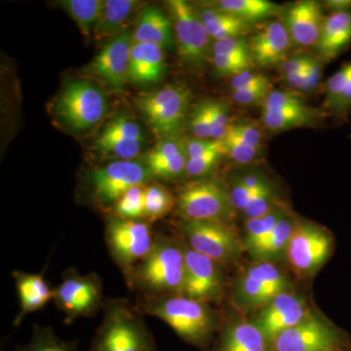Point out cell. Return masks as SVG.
<instances>
[{
    "mask_svg": "<svg viewBox=\"0 0 351 351\" xmlns=\"http://www.w3.org/2000/svg\"><path fill=\"white\" fill-rule=\"evenodd\" d=\"M313 313L306 300L290 290L281 293L258 309L253 322L260 328L270 345L279 334L302 322Z\"/></svg>",
    "mask_w": 351,
    "mask_h": 351,
    "instance_id": "cell-16",
    "label": "cell"
},
{
    "mask_svg": "<svg viewBox=\"0 0 351 351\" xmlns=\"http://www.w3.org/2000/svg\"><path fill=\"white\" fill-rule=\"evenodd\" d=\"M105 93L89 80L66 83L55 105V113L73 130H88L98 124L108 112Z\"/></svg>",
    "mask_w": 351,
    "mask_h": 351,
    "instance_id": "cell-9",
    "label": "cell"
},
{
    "mask_svg": "<svg viewBox=\"0 0 351 351\" xmlns=\"http://www.w3.org/2000/svg\"><path fill=\"white\" fill-rule=\"evenodd\" d=\"M225 145L226 156L232 160L239 164H249L255 161L262 154V149L251 145H245L233 138H225L223 140Z\"/></svg>",
    "mask_w": 351,
    "mask_h": 351,
    "instance_id": "cell-44",
    "label": "cell"
},
{
    "mask_svg": "<svg viewBox=\"0 0 351 351\" xmlns=\"http://www.w3.org/2000/svg\"><path fill=\"white\" fill-rule=\"evenodd\" d=\"M138 311L164 321L182 341L201 350L208 351L219 327L218 315L209 304L184 295L143 297Z\"/></svg>",
    "mask_w": 351,
    "mask_h": 351,
    "instance_id": "cell-1",
    "label": "cell"
},
{
    "mask_svg": "<svg viewBox=\"0 0 351 351\" xmlns=\"http://www.w3.org/2000/svg\"><path fill=\"white\" fill-rule=\"evenodd\" d=\"M223 156V154L218 152L196 158H189L186 164V175L193 179H202L213 171Z\"/></svg>",
    "mask_w": 351,
    "mask_h": 351,
    "instance_id": "cell-47",
    "label": "cell"
},
{
    "mask_svg": "<svg viewBox=\"0 0 351 351\" xmlns=\"http://www.w3.org/2000/svg\"><path fill=\"white\" fill-rule=\"evenodd\" d=\"M209 351H270V345L253 320L226 324Z\"/></svg>",
    "mask_w": 351,
    "mask_h": 351,
    "instance_id": "cell-22",
    "label": "cell"
},
{
    "mask_svg": "<svg viewBox=\"0 0 351 351\" xmlns=\"http://www.w3.org/2000/svg\"><path fill=\"white\" fill-rule=\"evenodd\" d=\"M270 351H351V338L326 318L313 313L272 339Z\"/></svg>",
    "mask_w": 351,
    "mask_h": 351,
    "instance_id": "cell-8",
    "label": "cell"
},
{
    "mask_svg": "<svg viewBox=\"0 0 351 351\" xmlns=\"http://www.w3.org/2000/svg\"><path fill=\"white\" fill-rule=\"evenodd\" d=\"M290 279L276 263L255 262L235 278L233 306L239 311H258L281 293L292 290Z\"/></svg>",
    "mask_w": 351,
    "mask_h": 351,
    "instance_id": "cell-6",
    "label": "cell"
},
{
    "mask_svg": "<svg viewBox=\"0 0 351 351\" xmlns=\"http://www.w3.org/2000/svg\"><path fill=\"white\" fill-rule=\"evenodd\" d=\"M152 177L144 163L117 160L96 168L88 176L92 200L101 206H113L126 191L145 186Z\"/></svg>",
    "mask_w": 351,
    "mask_h": 351,
    "instance_id": "cell-13",
    "label": "cell"
},
{
    "mask_svg": "<svg viewBox=\"0 0 351 351\" xmlns=\"http://www.w3.org/2000/svg\"><path fill=\"white\" fill-rule=\"evenodd\" d=\"M271 86H260L247 88V89L233 91V100L239 105H252V104L263 103L267 95L271 92Z\"/></svg>",
    "mask_w": 351,
    "mask_h": 351,
    "instance_id": "cell-50",
    "label": "cell"
},
{
    "mask_svg": "<svg viewBox=\"0 0 351 351\" xmlns=\"http://www.w3.org/2000/svg\"><path fill=\"white\" fill-rule=\"evenodd\" d=\"M90 351H158L140 311L126 299H106Z\"/></svg>",
    "mask_w": 351,
    "mask_h": 351,
    "instance_id": "cell-3",
    "label": "cell"
},
{
    "mask_svg": "<svg viewBox=\"0 0 351 351\" xmlns=\"http://www.w3.org/2000/svg\"><path fill=\"white\" fill-rule=\"evenodd\" d=\"M226 138H233L245 145L262 149V132L255 123L247 120L230 124Z\"/></svg>",
    "mask_w": 351,
    "mask_h": 351,
    "instance_id": "cell-42",
    "label": "cell"
},
{
    "mask_svg": "<svg viewBox=\"0 0 351 351\" xmlns=\"http://www.w3.org/2000/svg\"><path fill=\"white\" fill-rule=\"evenodd\" d=\"M282 204L271 182L265 177L252 195L243 214L247 219L261 218Z\"/></svg>",
    "mask_w": 351,
    "mask_h": 351,
    "instance_id": "cell-35",
    "label": "cell"
},
{
    "mask_svg": "<svg viewBox=\"0 0 351 351\" xmlns=\"http://www.w3.org/2000/svg\"><path fill=\"white\" fill-rule=\"evenodd\" d=\"M324 5L331 13L343 12L351 10V0H328Z\"/></svg>",
    "mask_w": 351,
    "mask_h": 351,
    "instance_id": "cell-55",
    "label": "cell"
},
{
    "mask_svg": "<svg viewBox=\"0 0 351 351\" xmlns=\"http://www.w3.org/2000/svg\"><path fill=\"white\" fill-rule=\"evenodd\" d=\"M351 43V10L330 13L316 44L322 61H332Z\"/></svg>",
    "mask_w": 351,
    "mask_h": 351,
    "instance_id": "cell-24",
    "label": "cell"
},
{
    "mask_svg": "<svg viewBox=\"0 0 351 351\" xmlns=\"http://www.w3.org/2000/svg\"><path fill=\"white\" fill-rule=\"evenodd\" d=\"M168 6L172 14L179 56L189 66H201L206 60L211 38L198 11L184 0H170Z\"/></svg>",
    "mask_w": 351,
    "mask_h": 351,
    "instance_id": "cell-14",
    "label": "cell"
},
{
    "mask_svg": "<svg viewBox=\"0 0 351 351\" xmlns=\"http://www.w3.org/2000/svg\"><path fill=\"white\" fill-rule=\"evenodd\" d=\"M16 289L19 295L20 311L14 320V325L19 326L27 314L36 313L43 308L54 298V288H51L40 274H27L24 271H14Z\"/></svg>",
    "mask_w": 351,
    "mask_h": 351,
    "instance_id": "cell-21",
    "label": "cell"
},
{
    "mask_svg": "<svg viewBox=\"0 0 351 351\" xmlns=\"http://www.w3.org/2000/svg\"><path fill=\"white\" fill-rule=\"evenodd\" d=\"M289 210L285 204L279 205L274 211L261 218L247 219L242 235L244 252L250 253L254 248L262 243L263 239L272 232L277 223L287 214Z\"/></svg>",
    "mask_w": 351,
    "mask_h": 351,
    "instance_id": "cell-32",
    "label": "cell"
},
{
    "mask_svg": "<svg viewBox=\"0 0 351 351\" xmlns=\"http://www.w3.org/2000/svg\"><path fill=\"white\" fill-rule=\"evenodd\" d=\"M260 86H271V84L267 76L262 73H253L251 71H244V73L234 76L230 82V87L233 91Z\"/></svg>",
    "mask_w": 351,
    "mask_h": 351,
    "instance_id": "cell-49",
    "label": "cell"
},
{
    "mask_svg": "<svg viewBox=\"0 0 351 351\" xmlns=\"http://www.w3.org/2000/svg\"><path fill=\"white\" fill-rule=\"evenodd\" d=\"M337 119L346 120L351 112V78L341 92L336 107L332 110Z\"/></svg>",
    "mask_w": 351,
    "mask_h": 351,
    "instance_id": "cell-51",
    "label": "cell"
},
{
    "mask_svg": "<svg viewBox=\"0 0 351 351\" xmlns=\"http://www.w3.org/2000/svg\"><path fill=\"white\" fill-rule=\"evenodd\" d=\"M322 113L308 106L292 110H262V121L269 130L285 131L313 125L321 119Z\"/></svg>",
    "mask_w": 351,
    "mask_h": 351,
    "instance_id": "cell-29",
    "label": "cell"
},
{
    "mask_svg": "<svg viewBox=\"0 0 351 351\" xmlns=\"http://www.w3.org/2000/svg\"><path fill=\"white\" fill-rule=\"evenodd\" d=\"M144 221L154 223L164 218L176 207V197L162 184L152 182L145 186Z\"/></svg>",
    "mask_w": 351,
    "mask_h": 351,
    "instance_id": "cell-33",
    "label": "cell"
},
{
    "mask_svg": "<svg viewBox=\"0 0 351 351\" xmlns=\"http://www.w3.org/2000/svg\"><path fill=\"white\" fill-rule=\"evenodd\" d=\"M215 71L221 76H234L251 71L254 66L253 60L245 58L228 56V55L213 54L211 58Z\"/></svg>",
    "mask_w": 351,
    "mask_h": 351,
    "instance_id": "cell-40",
    "label": "cell"
},
{
    "mask_svg": "<svg viewBox=\"0 0 351 351\" xmlns=\"http://www.w3.org/2000/svg\"><path fill=\"white\" fill-rule=\"evenodd\" d=\"M59 6L73 18L82 34L90 36L100 20L105 1L101 0H62Z\"/></svg>",
    "mask_w": 351,
    "mask_h": 351,
    "instance_id": "cell-31",
    "label": "cell"
},
{
    "mask_svg": "<svg viewBox=\"0 0 351 351\" xmlns=\"http://www.w3.org/2000/svg\"><path fill=\"white\" fill-rule=\"evenodd\" d=\"M189 126L195 138L211 140V121L207 101L199 104L193 110L189 117Z\"/></svg>",
    "mask_w": 351,
    "mask_h": 351,
    "instance_id": "cell-45",
    "label": "cell"
},
{
    "mask_svg": "<svg viewBox=\"0 0 351 351\" xmlns=\"http://www.w3.org/2000/svg\"><path fill=\"white\" fill-rule=\"evenodd\" d=\"M262 105L263 110H292L306 106L300 95L287 91L270 92Z\"/></svg>",
    "mask_w": 351,
    "mask_h": 351,
    "instance_id": "cell-43",
    "label": "cell"
},
{
    "mask_svg": "<svg viewBox=\"0 0 351 351\" xmlns=\"http://www.w3.org/2000/svg\"><path fill=\"white\" fill-rule=\"evenodd\" d=\"M182 219L233 223V207L228 184L217 179L195 180L182 186L176 197Z\"/></svg>",
    "mask_w": 351,
    "mask_h": 351,
    "instance_id": "cell-4",
    "label": "cell"
},
{
    "mask_svg": "<svg viewBox=\"0 0 351 351\" xmlns=\"http://www.w3.org/2000/svg\"><path fill=\"white\" fill-rule=\"evenodd\" d=\"M16 351H80L76 341L60 338L51 326L34 324L32 338L24 346H18Z\"/></svg>",
    "mask_w": 351,
    "mask_h": 351,
    "instance_id": "cell-34",
    "label": "cell"
},
{
    "mask_svg": "<svg viewBox=\"0 0 351 351\" xmlns=\"http://www.w3.org/2000/svg\"><path fill=\"white\" fill-rule=\"evenodd\" d=\"M188 160L184 141L172 137L161 138L145 154L144 164L152 179L172 181L186 175Z\"/></svg>",
    "mask_w": 351,
    "mask_h": 351,
    "instance_id": "cell-18",
    "label": "cell"
},
{
    "mask_svg": "<svg viewBox=\"0 0 351 351\" xmlns=\"http://www.w3.org/2000/svg\"><path fill=\"white\" fill-rule=\"evenodd\" d=\"M350 78L351 62L343 64L334 75L327 80L326 86H325V108L328 110H334L341 92L345 89Z\"/></svg>",
    "mask_w": 351,
    "mask_h": 351,
    "instance_id": "cell-39",
    "label": "cell"
},
{
    "mask_svg": "<svg viewBox=\"0 0 351 351\" xmlns=\"http://www.w3.org/2000/svg\"><path fill=\"white\" fill-rule=\"evenodd\" d=\"M265 179V176L260 173H247L232 177L230 184H228L233 207L237 211L244 212L252 195Z\"/></svg>",
    "mask_w": 351,
    "mask_h": 351,
    "instance_id": "cell-37",
    "label": "cell"
},
{
    "mask_svg": "<svg viewBox=\"0 0 351 351\" xmlns=\"http://www.w3.org/2000/svg\"><path fill=\"white\" fill-rule=\"evenodd\" d=\"M306 73L313 90H315L319 85L321 77H322V60L320 58L317 59V58L311 57Z\"/></svg>",
    "mask_w": 351,
    "mask_h": 351,
    "instance_id": "cell-54",
    "label": "cell"
},
{
    "mask_svg": "<svg viewBox=\"0 0 351 351\" xmlns=\"http://www.w3.org/2000/svg\"><path fill=\"white\" fill-rule=\"evenodd\" d=\"M186 274L182 294L210 304L219 302L225 289L223 265L184 243Z\"/></svg>",
    "mask_w": 351,
    "mask_h": 351,
    "instance_id": "cell-15",
    "label": "cell"
},
{
    "mask_svg": "<svg viewBox=\"0 0 351 351\" xmlns=\"http://www.w3.org/2000/svg\"><path fill=\"white\" fill-rule=\"evenodd\" d=\"M184 274V243L156 235L149 255L124 276L129 287L152 298L182 295Z\"/></svg>",
    "mask_w": 351,
    "mask_h": 351,
    "instance_id": "cell-2",
    "label": "cell"
},
{
    "mask_svg": "<svg viewBox=\"0 0 351 351\" xmlns=\"http://www.w3.org/2000/svg\"><path fill=\"white\" fill-rule=\"evenodd\" d=\"M154 239L147 221L126 219L115 215L108 219L106 243L112 260L124 276L149 255Z\"/></svg>",
    "mask_w": 351,
    "mask_h": 351,
    "instance_id": "cell-11",
    "label": "cell"
},
{
    "mask_svg": "<svg viewBox=\"0 0 351 351\" xmlns=\"http://www.w3.org/2000/svg\"><path fill=\"white\" fill-rule=\"evenodd\" d=\"M216 7L247 22L267 19L281 12V7L269 0H221Z\"/></svg>",
    "mask_w": 351,
    "mask_h": 351,
    "instance_id": "cell-30",
    "label": "cell"
},
{
    "mask_svg": "<svg viewBox=\"0 0 351 351\" xmlns=\"http://www.w3.org/2000/svg\"><path fill=\"white\" fill-rule=\"evenodd\" d=\"M211 121V140L223 141L228 134L230 123L228 108L223 101H207Z\"/></svg>",
    "mask_w": 351,
    "mask_h": 351,
    "instance_id": "cell-41",
    "label": "cell"
},
{
    "mask_svg": "<svg viewBox=\"0 0 351 351\" xmlns=\"http://www.w3.org/2000/svg\"><path fill=\"white\" fill-rule=\"evenodd\" d=\"M103 282L98 274H80L75 269L64 271L61 283L54 288V302L64 316V323L71 324L78 318L93 317L105 304Z\"/></svg>",
    "mask_w": 351,
    "mask_h": 351,
    "instance_id": "cell-10",
    "label": "cell"
},
{
    "mask_svg": "<svg viewBox=\"0 0 351 351\" xmlns=\"http://www.w3.org/2000/svg\"><path fill=\"white\" fill-rule=\"evenodd\" d=\"M191 93L182 85H166L141 95L137 99L138 110L157 138L178 137L188 115Z\"/></svg>",
    "mask_w": 351,
    "mask_h": 351,
    "instance_id": "cell-7",
    "label": "cell"
},
{
    "mask_svg": "<svg viewBox=\"0 0 351 351\" xmlns=\"http://www.w3.org/2000/svg\"><path fill=\"white\" fill-rule=\"evenodd\" d=\"M201 21L214 41L241 38L251 32L253 23L247 22L237 16L215 7L198 11Z\"/></svg>",
    "mask_w": 351,
    "mask_h": 351,
    "instance_id": "cell-27",
    "label": "cell"
},
{
    "mask_svg": "<svg viewBox=\"0 0 351 351\" xmlns=\"http://www.w3.org/2000/svg\"><path fill=\"white\" fill-rule=\"evenodd\" d=\"M144 196L145 186H134L113 205V213L120 218L144 221Z\"/></svg>",
    "mask_w": 351,
    "mask_h": 351,
    "instance_id": "cell-38",
    "label": "cell"
},
{
    "mask_svg": "<svg viewBox=\"0 0 351 351\" xmlns=\"http://www.w3.org/2000/svg\"><path fill=\"white\" fill-rule=\"evenodd\" d=\"M299 219L288 212L280 221L277 223L272 232L250 252L251 257L256 262H272L286 258L288 245L292 239Z\"/></svg>",
    "mask_w": 351,
    "mask_h": 351,
    "instance_id": "cell-26",
    "label": "cell"
},
{
    "mask_svg": "<svg viewBox=\"0 0 351 351\" xmlns=\"http://www.w3.org/2000/svg\"><path fill=\"white\" fill-rule=\"evenodd\" d=\"M133 34L124 31L114 36L98 53L88 66L90 73L112 90L123 89L129 80Z\"/></svg>",
    "mask_w": 351,
    "mask_h": 351,
    "instance_id": "cell-17",
    "label": "cell"
},
{
    "mask_svg": "<svg viewBox=\"0 0 351 351\" xmlns=\"http://www.w3.org/2000/svg\"><path fill=\"white\" fill-rule=\"evenodd\" d=\"M96 140L145 142L142 129L127 114H119L110 120Z\"/></svg>",
    "mask_w": 351,
    "mask_h": 351,
    "instance_id": "cell-36",
    "label": "cell"
},
{
    "mask_svg": "<svg viewBox=\"0 0 351 351\" xmlns=\"http://www.w3.org/2000/svg\"><path fill=\"white\" fill-rule=\"evenodd\" d=\"M173 25L169 18L156 6H147L138 16L133 34L134 43L151 44L170 48L174 44Z\"/></svg>",
    "mask_w": 351,
    "mask_h": 351,
    "instance_id": "cell-25",
    "label": "cell"
},
{
    "mask_svg": "<svg viewBox=\"0 0 351 351\" xmlns=\"http://www.w3.org/2000/svg\"><path fill=\"white\" fill-rule=\"evenodd\" d=\"M309 59H311L309 56H297L286 59L280 64L281 73L283 75L302 73V71H306Z\"/></svg>",
    "mask_w": 351,
    "mask_h": 351,
    "instance_id": "cell-52",
    "label": "cell"
},
{
    "mask_svg": "<svg viewBox=\"0 0 351 351\" xmlns=\"http://www.w3.org/2000/svg\"><path fill=\"white\" fill-rule=\"evenodd\" d=\"M334 237L327 228L298 221L286 252V258L295 276L308 278L319 271L331 256Z\"/></svg>",
    "mask_w": 351,
    "mask_h": 351,
    "instance_id": "cell-12",
    "label": "cell"
},
{
    "mask_svg": "<svg viewBox=\"0 0 351 351\" xmlns=\"http://www.w3.org/2000/svg\"><path fill=\"white\" fill-rule=\"evenodd\" d=\"M283 76L285 82L292 89L299 90L302 93H309V92L313 91L308 77H307L306 71H302V73H292V75Z\"/></svg>",
    "mask_w": 351,
    "mask_h": 351,
    "instance_id": "cell-53",
    "label": "cell"
},
{
    "mask_svg": "<svg viewBox=\"0 0 351 351\" xmlns=\"http://www.w3.org/2000/svg\"><path fill=\"white\" fill-rule=\"evenodd\" d=\"M324 20L319 2L302 0L288 9L284 25L293 43L301 47H311L319 40Z\"/></svg>",
    "mask_w": 351,
    "mask_h": 351,
    "instance_id": "cell-19",
    "label": "cell"
},
{
    "mask_svg": "<svg viewBox=\"0 0 351 351\" xmlns=\"http://www.w3.org/2000/svg\"><path fill=\"white\" fill-rule=\"evenodd\" d=\"M138 1L136 0H107L98 24L94 29L97 38L119 36L131 19Z\"/></svg>",
    "mask_w": 351,
    "mask_h": 351,
    "instance_id": "cell-28",
    "label": "cell"
},
{
    "mask_svg": "<svg viewBox=\"0 0 351 351\" xmlns=\"http://www.w3.org/2000/svg\"><path fill=\"white\" fill-rule=\"evenodd\" d=\"M188 158H196L213 152H221L226 156L225 145L223 141L203 140V138H191L184 141Z\"/></svg>",
    "mask_w": 351,
    "mask_h": 351,
    "instance_id": "cell-48",
    "label": "cell"
},
{
    "mask_svg": "<svg viewBox=\"0 0 351 351\" xmlns=\"http://www.w3.org/2000/svg\"><path fill=\"white\" fill-rule=\"evenodd\" d=\"M212 52L213 54L252 59L249 43L242 38H226L214 41L213 45H212Z\"/></svg>",
    "mask_w": 351,
    "mask_h": 351,
    "instance_id": "cell-46",
    "label": "cell"
},
{
    "mask_svg": "<svg viewBox=\"0 0 351 351\" xmlns=\"http://www.w3.org/2000/svg\"><path fill=\"white\" fill-rule=\"evenodd\" d=\"M163 48L151 44L134 43L131 51L129 80L138 85L160 82L165 73Z\"/></svg>",
    "mask_w": 351,
    "mask_h": 351,
    "instance_id": "cell-23",
    "label": "cell"
},
{
    "mask_svg": "<svg viewBox=\"0 0 351 351\" xmlns=\"http://www.w3.org/2000/svg\"><path fill=\"white\" fill-rule=\"evenodd\" d=\"M178 230L186 246L221 265L237 263L244 252L233 223L182 219Z\"/></svg>",
    "mask_w": 351,
    "mask_h": 351,
    "instance_id": "cell-5",
    "label": "cell"
},
{
    "mask_svg": "<svg viewBox=\"0 0 351 351\" xmlns=\"http://www.w3.org/2000/svg\"><path fill=\"white\" fill-rule=\"evenodd\" d=\"M291 43L284 23L279 21L269 23L249 41L254 64L260 68L280 66L287 57Z\"/></svg>",
    "mask_w": 351,
    "mask_h": 351,
    "instance_id": "cell-20",
    "label": "cell"
}]
</instances>
